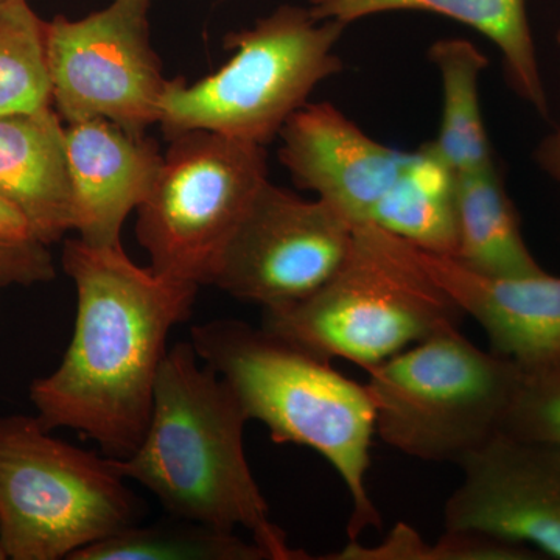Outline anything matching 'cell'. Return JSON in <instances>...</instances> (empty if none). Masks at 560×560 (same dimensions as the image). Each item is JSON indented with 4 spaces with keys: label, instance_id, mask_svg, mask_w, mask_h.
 <instances>
[{
    "label": "cell",
    "instance_id": "8",
    "mask_svg": "<svg viewBox=\"0 0 560 560\" xmlns=\"http://www.w3.org/2000/svg\"><path fill=\"white\" fill-rule=\"evenodd\" d=\"M168 142L139 205L136 235L151 270L210 285L232 235L268 180L267 150L208 130L186 131Z\"/></svg>",
    "mask_w": 560,
    "mask_h": 560
},
{
    "label": "cell",
    "instance_id": "12",
    "mask_svg": "<svg viewBox=\"0 0 560 560\" xmlns=\"http://www.w3.org/2000/svg\"><path fill=\"white\" fill-rule=\"evenodd\" d=\"M279 138V160L294 184L315 191L353 226L370 223L410 156L372 139L327 102L302 106Z\"/></svg>",
    "mask_w": 560,
    "mask_h": 560
},
{
    "label": "cell",
    "instance_id": "6",
    "mask_svg": "<svg viewBox=\"0 0 560 560\" xmlns=\"http://www.w3.org/2000/svg\"><path fill=\"white\" fill-rule=\"evenodd\" d=\"M348 25L316 21L311 10L280 5L224 47L234 55L219 72L195 84L171 80L162 98L165 138L208 130L267 145L319 83L342 70L335 54Z\"/></svg>",
    "mask_w": 560,
    "mask_h": 560
},
{
    "label": "cell",
    "instance_id": "9",
    "mask_svg": "<svg viewBox=\"0 0 560 560\" xmlns=\"http://www.w3.org/2000/svg\"><path fill=\"white\" fill-rule=\"evenodd\" d=\"M151 0H114L79 21L46 24L51 103L66 124L106 119L132 136L160 121L165 79L151 47Z\"/></svg>",
    "mask_w": 560,
    "mask_h": 560
},
{
    "label": "cell",
    "instance_id": "3",
    "mask_svg": "<svg viewBox=\"0 0 560 560\" xmlns=\"http://www.w3.org/2000/svg\"><path fill=\"white\" fill-rule=\"evenodd\" d=\"M190 342L276 444L312 448L340 475L352 506L349 541L381 528V512L366 486L375 411L364 383L346 377L315 350L245 320L195 326Z\"/></svg>",
    "mask_w": 560,
    "mask_h": 560
},
{
    "label": "cell",
    "instance_id": "27",
    "mask_svg": "<svg viewBox=\"0 0 560 560\" xmlns=\"http://www.w3.org/2000/svg\"><path fill=\"white\" fill-rule=\"evenodd\" d=\"M0 560H7L5 551H3L2 544H0Z\"/></svg>",
    "mask_w": 560,
    "mask_h": 560
},
{
    "label": "cell",
    "instance_id": "4",
    "mask_svg": "<svg viewBox=\"0 0 560 560\" xmlns=\"http://www.w3.org/2000/svg\"><path fill=\"white\" fill-rule=\"evenodd\" d=\"M463 318L415 245L366 223L355 226L348 259L323 289L264 311L261 327L368 371Z\"/></svg>",
    "mask_w": 560,
    "mask_h": 560
},
{
    "label": "cell",
    "instance_id": "18",
    "mask_svg": "<svg viewBox=\"0 0 560 560\" xmlns=\"http://www.w3.org/2000/svg\"><path fill=\"white\" fill-rule=\"evenodd\" d=\"M440 70L442 117L436 139L427 147L455 175L495 165L480 108V77L489 60L470 40L438 39L429 49Z\"/></svg>",
    "mask_w": 560,
    "mask_h": 560
},
{
    "label": "cell",
    "instance_id": "29",
    "mask_svg": "<svg viewBox=\"0 0 560 560\" xmlns=\"http://www.w3.org/2000/svg\"><path fill=\"white\" fill-rule=\"evenodd\" d=\"M556 40H558V44L560 46V28H559V32H558V36H556Z\"/></svg>",
    "mask_w": 560,
    "mask_h": 560
},
{
    "label": "cell",
    "instance_id": "13",
    "mask_svg": "<svg viewBox=\"0 0 560 560\" xmlns=\"http://www.w3.org/2000/svg\"><path fill=\"white\" fill-rule=\"evenodd\" d=\"M431 279L488 335L490 350L523 370L560 361V278H492L416 248Z\"/></svg>",
    "mask_w": 560,
    "mask_h": 560
},
{
    "label": "cell",
    "instance_id": "11",
    "mask_svg": "<svg viewBox=\"0 0 560 560\" xmlns=\"http://www.w3.org/2000/svg\"><path fill=\"white\" fill-rule=\"evenodd\" d=\"M445 530L477 533L560 560V448L501 433L460 464Z\"/></svg>",
    "mask_w": 560,
    "mask_h": 560
},
{
    "label": "cell",
    "instance_id": "21",
    "mask_svg": "<svg viewBox=\"0 0 560 560\" xmlns=\"http://www.w3.org/2000/svg\"><path fill=\"white\" fill-rule=\"evenodd\" d=\"M46 24L27 0L0 5V114L51 108Z\"/></svg>",
    "mask_w": 560,
    "mask_h": 560
},
{
    "label": "cell",
    "instance_id": "14",
    "mask_svg": "<svg viewBox=\"0 0 560 560\" xmlns=\"http://www.w3.org/2000/svg\"><path fill=\"white\" fill-rule=\"evenodd\" d=\"M65 136L75 231L88 245L121 246V228L149 195L164 156L147 136L98 117L66 125Z\"/></svg>",
    "mask_w": 560,
    "mask_h": 560
},
{
    "label": "cell",
    "instance_id": "20",
    "mask_svg": "<svg viewBox=\"0 0 560 560\" xmlns=\"http://www.w3.org/2000/svg\"><path fill=\"white\" fill-rule=\"evenodd\" d=\"M171 518L128 526L70 560H268L256 541L243 539L237 530Z\"/></svg>",
    "mask_w": 560,
    "mask_h": 560
},
{
    "label": "cell",
    "instance_id": "5",
    "mask_svg": "<svg viewBox=\"0 0 560 560\" xmlns=\"http://www.w3.org/2000/svg\"><path fill=\"white\" fill-rule=\"evenodd\" d=\"M366 372L375 434L411 458L456 466L504 433L523 374L456 326Z\"/></svg>",
    "mask_w": 560,
    "mask_h": 560
},
{
    "label": "cell",
    "instance_id": "16",
    "mask_svg": "<svg viewBox=\"0 0 560 560\" xmlns=\"http://www.w3.org/2000/svg\"><path fill=\"white\" fill-rule=\"evenodd\" d=\"M308 10L316 21L345 25L390 11H427L451 18L493 43L503 57L511 90L541 117L550 113L526 0H308Z\"/></svg>",
    "mask_w": 560,
    "mask_h": 560
},
{
    "label": "cell",
    "instance_id": "1",
    "mask_svg": "<svg viewBox=\"0 0 560 560\" xmlns=\"http://www.w3.org/2000/svg\"><path fill=\"white\" fill-rule=\"evenodd\" d=\"M62 268L75 283V329L60 366L33 382L36 418L127 458L149 429L168 335L190 318L198 285L81 238L66 242Z\"/></svg>",
    "mask_w": 560,
    "mask_h": 560
},
{
    "label": "cell",
    "instance_id": "24",
    "mask_svg": "<svg viewBox=\"0 0 560 560\" xmlns=\"http://www.w3.org/2000/svg\"><path fill=\"white\" fill-rule=\"evenodd\" d=\"M55 264L49 246L35 238H14L0 235V289L50 282Z\"/></svg>",
    "mask_w": 560,
    "mask_h": 560
},
{
    "label": "cell",
    "instance_id": "15",
    "mask_svg": "<svg viewBox=\"0 0 560 560\" xmlns=\"http://www.w3.org/2000/svg\"><path fill=\"white\" fill-rule=\"evenodd\" d=\"M54 106L0 114V200L27 221L32 237L50 246L75 231L65 127Z\"/></svg>",
    "mask_w": 560,
    "mask_h": 560
},
{
    "label": "cell",
    "instance_id": "22",
    "mask_svg": "<svg viewBox=\"0 0 560 560\" xmlns=\"http://www.w3.org/2000/svg\"><path fill=\"white\" fill-rule=\"evenodd\" d=\"M331 560H534L539 552L477 533L445 530L436 544H429L410 526L399 523L375 547L359 540L348 541L341 551L326 556Z\"/></svg>",
    "mask_w": 560,
    "mask_h": 560
},
{
    "label": "cell",
    "instance_id": "28",
    "mask_svg": "<svg viewBox=\"0 0 560 560\" xmlns=\"http://www.w3.org/2000/svg\"><path fill=\"white\" fill-rule=\"evenodd\" d=\"M13 2V0H0V5H3V3Z\"/></svg>",
    "mask_w": 560,
    "mask_h": 560
},
{
    "label": "cell",
    "instance_id": "2",
    "mask_svg": "<svg viewBox=\"0 0 560 560\" xmlns=\"http://www.w3.org/2000/svg\"><path fill=\"white\" fill-rule=\"evenodd\" d=\"M248 422L226 381L180 341L162 361L145 436L130 456L113 460L171 517L248 530L268 560L311 559L271 521L243 445Z\"/></svg>",
    "mask_w": 560,
    "mask_h": 560
},
{
    "label": "cell",
    "instance_id": "7",
    "mask_svg": "<svg viewBox=\"0 0 560 560\" xmlns=\"http://www.w3.org/2000/svg\"><path fill=\"white\" fill-rule=\"evenodd\" d=\"M109 456L0 416V544L11 560H61L136 525L140 504Z\"/></svg>",
    "mask_w": 560,
    "mask_h": 560
},
{
    "label": "cell",
    "instance_id": "26",
    "mask_svg": "<svg viewBox=\"0 0 560 560\" xmlns=\"http://www.w3.org/2000/svg\"><path fill=\"white\" fill-rule=\"evenodd\" d=\"M0 235L14 238H33L31 228H28L24 217L2 200H0Z\"/></svg>",
    "mask_w": 560,
    "mask_h": 560
},
{
    "label": "cell",
    "instance_id": "23",
    "mask_svg": "<svg viewBox=\"0 0 560 560\" xmlns=\"http://www.w3.org/2000/svg\"><path fill=\"white\" fill-rule=\"evenodd\" d=\"M504 433L560 448V361L523 370Z\"/></svg>",
    "mask_w": 560,
    "mask_h": 560
},
{
    "label": "cell",
    "instance_id": "19",
    "mask_svg": "<svg viewBox=\"0 0 560 560\" xmlns=\"http://www.w3.org/2000/svg\"><path fill=\"white\" fill-rule=\"evenodd\" d=\"M368 224H375L416 248L455 256V173L423 143L410 153L400 178Z\"/></svg>",
    "mask_w": 560,
    "mask_h": 560
},
{
    "label": "cell",
    "instance_id": "10",
    "mask_svg": "<svg viewBox=\"0 0 560 560\" xmlns=\"http://www.w3.org/2000/svg\"><path fill=\"white\" fill-rule=\"evenodd\" d=\"M353 231L327 202L267 180L224 249L212 285L264 311L296 304L340 271Z\"/></svg>",
    "mask_w": 560,
    "mask_h": 560
},
{
    "label": "cell",
    "instance_id": "25",
    "mask_svg": "<svg viewBox=\"0 0 560 560\" xmlns=\"http://www.w3.org/2000/svg\"><path fill=\"white\" fill-rule=\"evenodd\" d=\"M534 158L540 171L560 184V124L551 135L541 140Z\"/></svg>",
    "mask_w": 560,
    "mask_h": 560
},
{
    "label": "cell",
    "instance_id": "17",
    "mask_svg": "<svg viewBox=\"0 0 560 560\" xmlns=\"http://www.w3.org/2000/svg\"><path fill=\"white\" fill-rule=\"evenodd\" d=\"M456 254L464 267L492 278L544 272L522 234L499 165L455 175Z\"/></svg>",
    "mask_w": 560,
    "mask_h": 560
}]
</instances>
